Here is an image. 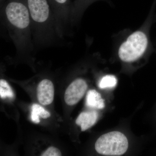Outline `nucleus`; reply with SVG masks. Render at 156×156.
<instances>
[{"label":"nucleus","mask_w":156,"mask_h":156,"mask_svg":"<svg viewBox=\"0 0 156 156\" xmlns=\"http://www.w3.org/2000/svg\"><path fill=\"white\" fill-rule=\"evenodd\" d=\"M2 23L19 54L34 49L32 29L26 0H7L2 5Z\"/></svg>","instance_id":"obj_1"},{"label":"nucleus","mask_w":156,"mask_h":156,"mask_svg":"<svg viewBox=\"0 0 156 156\" xmlns=\"http://www.w3.org/2000/svg\"><path fill=\"white\" fill-rule=\"evenodd\" d=\"M35 44L48 47L62 39L48 0H26Z\"/></svg>","instance_id":"obj_2"},{"label":"nucleus","mask_w":156,"mask_h":156,"mask_svg":"<svg viewBox=\"0 0 156 156\" xmlns=\"http://www.w3.org/2000/svg\"><path fill=\"white\" fill-rule=\"evenodd\" d=\"M156 3L154 2L147 18L141 26L131 32L121 41L115 50L121 61L132 63L148 55L154 50L151 41L150 30L154 22Z\"/></svg>","instance_id":"obj_3"},{"label":"nucleus","mask_w":156,"mask_h":156,"mask_svg":"<svg viewBox=\"0 0 156 156\" xmlns=\"http://www.w3.org/2000/svg\"><path fill=\"white\" fill-rule=\"evenodd\" d=\"M128 147V140L125 134L116 131L101 135L95 144L96 151L105 156L122 155L127 151Z\"/></svg>","instance_id":"obj_4"},{"label":"nucleus","mask_w":156,"mask_h":156,"mask_svg":"<svg viewBox=\"0 0 156 156\" xmlns=\"http://www.w3.org/2000/svg\"><path fill=\"white\" fill-rule=\"evenodd\" d=\"M56 18L62 38L68 34L71 22L73 4L70 0H48Z\"/></svg>","instance_id":"obj_5"},{"label":"nucleus","mask_w":156,"mask_h":156,"mask_svg":"<svg viewBox=\"0 0 156 156\" xmlns=\"http://www.w3.org/2000/svg\"><path fill=\"white\" fill-rule=\"evenodd\" d=\"M87 82L81 78L76 79L70 84L66 90L64 99L69 105H73L81 100L87 91Z\"/></svg>","instance_id":"obj_6"},{"label":"nucleus","mask_w":156,"mask_h":156,"mask_svg":"<svg viewBox=\"0 0 156 156\" xmlns=\"http://www.w3.org/2000/svg\"><path fill=\"white\" fill-rule=\"evenodd\" d=\"M54 86L52 81L48 79L42 80L37 89V97L39 102L44 105L52 103L54 98Z\"/></svg>","instance_id":"obj_7"},{"label":"nucleus","mask_w":156,"mask_h":156,"mask_svg":"<svg viewBox=\"0 0 156 156\" xmlns=\"http://www.w3.org/2000/svg\"><path fill=\"white\" fill-rule=\"evenodd\" d=\"M108 0H75L73 4L72 12V25L74 26L79 22L83 14L90 5L98 1Z\"/></svg>","instance_id":"obj_8"},{"label":"nucleus","mask_w":156,"mask_h":156,"mask_svg":"<svg viewBox=\"0 0 156 156\" xmlns=\"http://www.w3.org/2000/svg\"><path fill=\"white\" fill-rule=\"evenodd\" d=\"M98 117V113L95 111L83 112L77 118L76 123L80 126L81 131H85L95 125Z\"/></svg>","instance_id":"obj_9"},{"label":"nucleus","mask_w":156,"mask_h":156,"mask_svg":"<svg viewBox=\"0 0 156 156\" xmlns=\"http://www.w3.org/2000/svg\"><path fill=\"white\" fill-rule=\"evenodd\" d=\"M86 105L91 108L101 109L105 106L104 100L101 95L95 90H90L87 93L86 101Z\"/></svg>","instance_id":"obj_10"},{"label":"nucleus","mask_w":156,"mask_h":156,"mask_svg":"<svg viewBox=\"0 0 156 156\" xmlns=\"http://www.w3.org/2000/svg\"><path fill=\"white\" fill-rule=\"evenodd\" d=\"M39 116L43 119H47L50 116V114L43 107L40 106L37 104H34L32 106L31 114L32 121L36 124H38L40 122Z\"/></svg>","instance_id":"obj_11"},{"label":"nucleus","mask_w":156,"mask_h":156,"mask_svg":"<svg viewBox=\"0 0 156 156\" xmlns=\"http://www.w3.org/2000/svg\"><path fill=\"white\" fill-rule=\"evenodd\" d=\"M117 79L115 76L112 75H106L101 79L99 82V88L101 89L113 88L116 86Z\"/></svg>","instance_id":"obj_12"},{"label":"nucleus","mask_w":156,"mask_h":156,"mask_svg":"<svg viewBox=\"0 0 156 156\" xmlns=\"http://www.w3.org/2000/svg\"><path fill=\"white\" fill-rule=\"evenodd\" d=\"M0 96L2 98L14 97L13 90L8 82L4 79L0 80Z\"/></svg>","instance_id":"obj_13"},{"label":"nucleus","mask_w":156,"mask_h":156,"mask_svg":"<svg viewBox=\"0 0 156 156\" xmlns=\"http://www.w3.org/2000/svg\"><path fill=\"white\" fill-rule=\"evenodd\" d=\"M61 153L58 148L53 147L48 148L41 155L42 156H60Z\"/></svg>","instance_id":"obj_14"},{"label":"nucleus","mask_w":156,"mask_h":156,"mask_svg":"<svg viewBox=\"0 0 156 156\" xmlns=\"http://www.w3.org/2000/svg\"><path fill=\"white\" fill-rule=\"evenodd\" d=\"M5 0H0V1H1V6H2V5L3 4H4V3L5 2Z\"/></svg>","instance_id":"obj_15"},{"label":"nucleus","mask_w":156,"mask_h":156,"mask_svg":"<svg viewBox=\"0 0 156 156\" xmlns=\"http://www.w3.org/2000/svg\"><path fill=\"white\" fill-rule=\"evenodd\" d=\"M156 15H154V22H156Z\"/></svg>","instance_id":"obj_16"},{"label":"nucleus","mask_w":156,"mask_h":156,"mask_svg":"<svg viewBox=\"0 0 156 156\" xmlns=\"http://www.w3.org/2000/svg\"><path fill=\"white\" fill-rule=\"evenodd\" d=\"M155 1H156V0H155Z\"/></svg>","instance_id":"obj_17"}]
</instances>
